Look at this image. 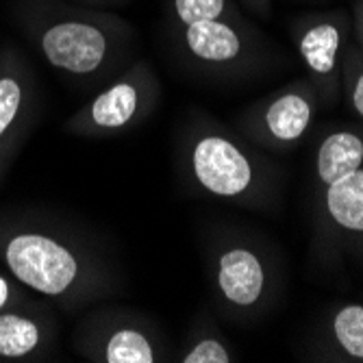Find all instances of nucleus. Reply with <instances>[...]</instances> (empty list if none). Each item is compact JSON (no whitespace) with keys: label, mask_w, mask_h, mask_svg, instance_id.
Wrapping results in <instances>:
<instances>
[{"label":"nucleus","mask_w":363,"mask_h":363,"mask_svg":"<svg viewBox=\"0 0 363 363\" xmlns=\"http://www.w3.org/2000/svg\"><path fill=\"white\" fill-rule=\"evenodd\" d=\"M0 266L63 309L96 305L122 287V270L101 238L38 209L0 211Z\"/></svg>","instance_id":"f257e3e1"},{"label":"nucleus","mask_w":363,"mask_h":363,"mask_svg":"<svg viewBox=\"0 0 363 363\" xmlns=\"http://www.w3.org/2000/svg\"><path fill=\"white\" fill-rule=\"evenodd\" d=\"M13 18L48 68L79 85L103 87L138 59V28L107 9L70 0H13Z\"/></svg>","instance_id":"f03ea898"},{"label":"nucleus","mask_w":363,"mask_h":363,"mask_svg":"<svg viewBox=\"0 0 363 363\" xmlns=\"http://www.w3.org/2000/svg\"><path fill=\"white\" fill-rule=\"evenodd\" d=\"M163 33L174 57L211 81H250L283 59L238 0H163Z\"/></svg>","instance_id":"7ed1b4c3"},{"label":"nucleus","mask_w":363,"mask_h":363,"mask_svg":"<svg viewBox=\"0 0 363 363\" xmlns=\"http://www.w3.org/2000/svg\"><path fill=\"white\" fill-rule=\"evenodd\" d=\"M179 168L191 189L252 211H274L283 198L277 163L244 135L194 111L179 135Z\"/></svg>","instance_id":"20e7f679"},{"label":"nucleus","mask_w":363,"mask_h":363,"mask_svg":"<svg viewBox=\"0 0 363 363\" xmlns=\"http://www.w3.org/2000/svg\"><path fill=\"white\" fill-rule=\"evenodd\" d=\"M205 274L218 313L252 324L266 318L285 291V263L279 248L242 226H211L203 240Z\"/></svg>","instance_id":"39448f33"},{"label":"nucleus","mask_w":363,"mask_h":363,"mask_svg":"<svg viewBox=\"0 0 363 363\" xmlns=\"http://www.w3.org/2000/svg\"><path fill=\"white\" fill-rule=\"evenodd\" d=\"M161 103V81L148 59H135L105 83L89 101L63 122L74 138L103 140L142 126Z\"/></svg>","instance_id":"423d86ee"},{"label":"nucleus","mask_w":363,"mask_h":363,"mask_svg":"<svg viewBox=\"0 0 363 363\" xmlns=\"http://www.w3.org/2000/svg\"><path fill=\"white\" fill-rule=\"evenodd\" d=\"M72 346L79 357L94 363H159L172 357L155 320L120 305L89 309L74 328Z\"/></svg>","instance_id":"0eeeda50"},{"label":"nucleus","mask_w":363,"mask_h":363,"mask_svg":"<svg viewBox=\"0 0 363 363\" xmlns=\"http://www.w3.org/2000/svg\"><path fill=\"white\" fill-rule=\"evenodd\" d=\"M320 111L318 94L307 77L266 94L238 118V133L268 152H289L311 133Z\"/></svg>","instance_id":"6e6552de"},{"label":"nucleus","mask_w":363,"mask_h":363,"mask_svg":"<svg viewBox=\"0 0 363 363\" xmlns=\"http://www.w3.org/2000/svg\"><path fill=\"white\" fill-rule=\"evenodd\" d=\"M352 35L348 9L311 11L289 22V38L298 52L322 111L342 103V57Z\"/></svg>","instance_id":"1a4fd4ad"},{"label":"nucleus","mask_w":363,"mask_h":363,"mask_svg":"<svg viewBox=\"0 0 363 363\" xmlns=\"http://www.w3.org/2000/svg\"><path fill=\"white\" fill-rule=\"evenodd\" d=\"M313 250L326 261L363 252V168L313 196Z\"/></svg>","instance_id":"9d476101"},{"label":"nucleus","mask_w":363,"mask_h":363,"mask_svg":"<svg viewBox=\"0 0 363 363\" xmlns=\"http://www.w3.org/2000/svg\"><path fill=\"white\" fill-rule=\"evenodd\" d=\"M40 85L28 59L13 44L0 46V179L38 120Z\"/></svg>","instance_id":"9b49d317"},{"label":"nucleus","mask_w":363,"mask_h":363,"mask_svg":"<svg viewBox=\"0 0 363 363\" xmlns=\"http://www.w3.org/2000/svg\"><path fill=\"white\" fill-rule=\"evenodd\" d=\"M57 340V318L44 303L30 301L0 311V361H42Z\"/></svg>","instance_id":"f8f14e48"},{"label":"nucleus","mask_w":363,"mask_h":363,"mask_svg":"<svg viewBox=\"0 0 363 363\" xmlns=\"http://www.w3.org/2000/svg\"><path fill=\"white\" fill-rule=\"evenodd\" d=\"M311 361L363 363V303H340L328 309L309 344Z\"/></svg>","instance_id":"ddd939ff"},{"label":"nucleus","mask_w":363,"mask_h":363,"mask_svg":"<svg viewBox=\"0 0 363 363\" xmlns=\"http://www.w3.org/2000/svg\"><path fill=\"white\" fill-rule=\"evenodd\" d=\"M357 168H363V124L328 128L313 157V196Z\"/></svg>","instance_id":"4468645a"},{"label":"nucleus","mask_w":363,"mask_h":363,"mask_svg":"<svg viewBox=\"0 0 363 363\" xmlns=\"http://www.w3.org/2000/svg\"><path fill=\"white\" fill-rule=\"evenodd\" d=\"M181 363H233L235 350L220 331L209 311L198 313L189 326L183 352L174 359Z\"/></svg>","instance_id":"2eb2a0df"},{"label":"nucleus","mask_w":363,"mask_h":363,"mask_svg":"<svg viewBox=\"0 0 363 363\" xmlns=\"http://www.w3.org/2000/svg\"><path fill=\"white\" fill-rule=\"evenodd\" d=\"M342 101L363 124V48L348 42L342 57Z\"/></svg>","instance_id":"dca6fc26"},{"label":"nucleus","mask_w":363,"mask_h":363,"mask_svg":"<svg viewBox=\"0 0 363 363\" xmlns=\"http://www.w3.org/2000/svg\"><path fill=\"white\" fill-rule=\"evenodd\" d=\"M33 291H28L16 277H11L5 268L0 270V311H7L11 307H20L26 305L33 298Z\"/></svg>","instance_id":"f3484780"},{"label":"nucleus","mask_w":363,"mask_h":363,"mask_svg":"<svg viewBox=\"0 0 363 363\" xmlns=\"http://www.w3.org/2000/svg\"><path fill=\"white\" fill-rule=\"evenodd\" d=\"M242 5V9L248 16L261 18V20H270L272 18V7H274V0H238Z\"/></svg>","instance_id":"a211bd4d"},{"label":"nucleus","mask_w":363,"mask_h":363,"mask_svg":"<svg viewBox=\"0 0 363 363\" xmlns=\"http://www.w3.org/2000/svg\"><path fill=\"white\" fill-rule=\"evenodd\" d=\"M350 18H352V35H350V42H354L357 46L363 48V0H354V3H352Z\"/></svg>","instance_id":"6ab92c4d"},{"label":"nucleus","mask_w":363,"mask_h":363,"mask_svg":"<svg viewBox=\"0 0 363 363\" xmlns=\"http://www.w3.org/2000/svg\"><path fill=\"white\" fill-rule=\"evenodd\" d=\"M70 3H77V5H83V7H91V9H118V7H124L128 5L130 0H70Z\"/></svg>","instance_id":"aec40b11"},{"label":"nucleus","mask_w":363,"mask_h":363,"mask_svg":"<svg viewBox=\"0 0 363 363\" xmlns=\"http://www.w3.org/2000/svg\"><path fill=\"white\" fill-rule=\"evenodd\" d=\"M309 3H322V0H309Z\"/></svg>","instance_id":"412c9836"}]
</instances>
